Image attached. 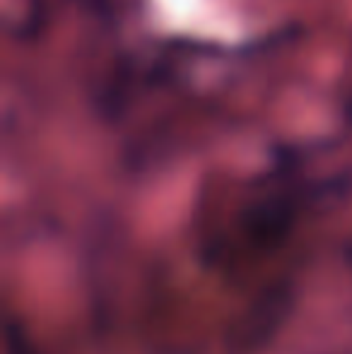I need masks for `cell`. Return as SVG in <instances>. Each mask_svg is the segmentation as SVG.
Segmentation results:
<instances>
[{"label":"cell","mask_w":352,"mask_h":354,"mask_svg":"<svg viewBox=\"0 0 352 354\" xmlns=\"http://www.w3.org/2000/svg\"><path fill=\"white\" fill-rule=\"evenodd\" d=\"M350 258H352V248H350Z\"/></svg>","instance_id":"1"}]
</instances>
